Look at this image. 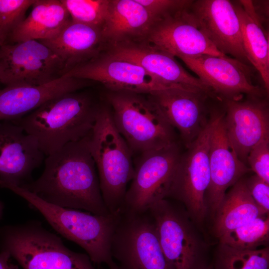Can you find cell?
<instances>
[{"label":"cell","instance_id":"6da1fadb","mask_svg":"<svg viewBox=\"0 0 269 269\" xmlns=\"http://www.w3.org/2000/svg\"><path fill=\"white\" fill-rule=\"evenodd\" d=\"M89 136L46 156L40 176L21 187L57 206L98 215L111 214L102 195Z\"/></svg>","mask_w":269,"mask_h":269},{"label":"cell","instance_id":"7a4b0ae2","mask_svg":"<svg viewBox=\"0 0 269 269\" xmlns=\"http://www.w3.org/2000/svg\"><path fill=\"white\" fill-rule=\"evenodd\" d=\"M100 108L91 94L76 91L49 100L13 122L32 136L48 156L88 135Z\"/></svg>","mask_w":269,"mask_h":269},{"label":"cell","instance_id":"3957f363","mask_svg":"<svg viewBox=\"0 0 269 269\" xmlns=\"http://www.w3.org/2000/svg\"><path fill=\"white\" fill-rule=\"evenodd\" d=\"M4 188L27 201L59 234L84 249L92 262L118 269L112 255L111 243L120 212L96 215L47 202L21 187L8 184Z\"/></svg>","mask_w":269,"mask_h":269},{"label":"cell","instance_id":"277c9868","mask_svg":"<svg viewBox=\"0 0 269 269\" xmlns=\"http://www.w3.org/2000/svg\"><path fill=\"white\" fill-rule=\"evenodd\" d=\"M89 146L98 172L102 195L109 212L122 209L127 186L134 175L131 150L117 129L111 111L101 106L89 134Z\"/></svg>","mask_w":269,"mask_h":269},{"label":"cell","instance_id":"5b68a950","mask_svg":"<svg viewBox=\"0 0 269 269\" xmlns=\"http://www.w3.org/2000/svg\"><path fill=\"white\" fill-rule=\"evenodd\" d=\"M106 97L115 125L132 153H141L176 142L174 129L148 96L111 91Z\"/></svg>","mask_w":269,"mask_h":269},{"label":"cell","instance_id":"8992f818","mask_svg":"<svg viewBox=\"0 0 269 269\" xmlns=\"http://www.w3.org/2000/svg\"><path fill=\"white\" fill-rule=\"evenodd\" d=\"M1 247L23 269H96L88 255L69 250L37 223L6 228Z\"/></svg>","mask_w":269,"mask_h":269},{"label":"cell","instance_id":"52a82bcc","mask_svg":"<svg viewBox=\"0 0 269 269\" xmlns=\"http://www.w3.org/2000/svg\"><path fill=\"white\" fill-rule=\"evenodd\" d=\"M163 253L174 269H206L208 245L181 204L167 198L148 209Z\"/></svg>","mask_w":269,"mask_h":269},{"label":"cell","instance_id":"ba28073f","mask_svg":"<svg viewBox=\"0 0 269 269\" xmlns=\"http://www.w3.org/2000/svg\"><path fill=\"white\" fill-rule=\"evenodd\" d=\"M222 112L214 111L196 139L181 154L166 198L180 203L203 232L208 216L205 195L210 183L209 149L213 128Z\"/></svg>","mask_w":269,"mask_h":269},{"label":"cell","instance_id":"9c48e42d","mask_svg":"<svg viewBox=\"0 0 269 269\" xmlns=\"http://www.w3.org/2000/svg\"><path fill=\"white\" fill-rule=\"evenodd\" d=\"M111 252L118 269H174L163 253L148 210L138 212L121 209Z\"/></svg>","mask_w":269,"mask_h":269},{"label":"cell","instance_id":"30bf717a","mask_svg":"<svg viewBox=\"0 0 269 269\" xmlns=\"http://www.w3.org/2000/svg\"><path fill=\"white\" fill-rule=\"evenodd\" d=\"M140 154L122 208L138 212L166 198L181 155L177 142Z\"/></svg>","mask_w":269,"mask_h":269},{"label":"cell","instance_id":"8fae6325","mask_svg":"<svg viewBox=\"0 0 269 269\" xmlns=\"http://www.w3.org/2000/svg\"><path fill=\"white\" fill-rule=\"evenodd\" d=\"M64 75L59 57L38 40H29L0 46V81L7 86H40Z\"/></svg>","mask_w":269,"mask_h":269},{"label":"cell","instance_id":"7c38bea8","mask_svg":"<svg viewBox=\"0 0 269 269\" xmlns=\"http://www.w3.org/2000/svg\"><path fill=\"white\" fill-rule=\"evenodd\" d=\"M180 59L220 100H236L244 95L264 96V90L253 83L251 65L227 55H201Z\"/></svg>","mask_w":269,"mask_h":269},{"label":"cell","instance_id":"4fadbf2b","mask_svg":"<svg viewBox=\"0 0 269 269\" xmlns=\"http://www.w3.org/2000/svg\"><path fill=\"white\" fill-rule=\"evenodd\" d=\"M63 76L97 81L110 91L147 95L173 87L160 84L139 65L103 51Z\"/></svg>","mask_w":269,"mask_h":269},{"label":"cell","instance_id":"5bb4252c","mask_svg":"<svg viewBox=\"0 0 269 269\" xmlns=\"http://www.w3.org/2000/svg\"><path fill=\"white\" fill-rule=\"evenodd\" d=\"M187 9L198 28L220 52L251 65L244 50L240 21L232 1L192 0Z\"/></svg>","mask_w":269,"mask_h":269},{"label":"cell","instance_id":"9a60e30c","mask_svg":"<svg viewBox=\"0 0 269 269\" xmlns=\"http://www.w3.org/2000/svg\"><path fill=\"white\" fill-rule=\"evenodd\" d=\"M225 102L224 122L229 145L247 165L250 151L269 138V111L263 98L248 97Z\"/></svg>","mask_w":269,"mask_h":269},{"label":"cell","instance_id":"2e32d148","mask_svg":"<svg viewBox=\"0 0 269 269\" xmlns=\"http://www.w3.org/2000/svg\"><path fill=\"white\" fill-rule=\"evenodd\" d=\"M147 96L169 124L179 131L186 148L196 139L208 122L206 100L210 96L203 91L172 87Z\"/></svg>","mask_w":269,"mask_h":269},{"label":"cell","instance_id":"e0dca14e","mask_svg":"<svg viewBox=\"0 0 269 269\" xmlns=\"http://www.w3.org/2000/svg\"><path fill=\"white\" fill-rule=\"evenodd\" d=\"M188 7L157 21L143 41L180 59L201 55L225 56L198 28Z\"/></svg>","mask_w":269,"mask_h":269},{"label":"cell","instance_id":"ac0fdd59","mask_svg":"<svg viewBox=\"0 0 269 269\" xmlns=\"http://www.w3.org/2000/svg\"><path fill=\"white\" fill-rule=\"evenodd\" d=\"M45 155L36 140L18 124L0 122V186L21 187L31 181L33 171Z\"/></svg>","mask_w":269,"mask_h":269},{"label":"cell","instance_id":"d6986e66","mask_svg":"<svg viewBox=\"0 0 269 269\" xmlns=\"http://www.w3.org/2000/svg\"><path fill=\"white\" fill-rule=\"evenodd\" d=\"M225 112L215 125L209 149L210 183L205 195L208 215L213 218L227 189L247 173L250 167L242 162L231 148L224 122Z\"/></svg>","mask_w":269,"mask_h":269},{"label":"cell","instance_id":"ffe728a7","mask_svg":"<svg viewBox=\"0 0 269 269\" xmlns=\"http://www.w3.org/2000/svg\"><path fill=\"white\" fill-rule=\"evenodd\" d=\"M108 47V53L139 65L164 86L197 89L214 96L210 89L198 77L185 70L174 56L144 41Z\"/></svg>","mask_w":269,"mask_h":269},{"label":"cell","instance_id":"44dd1931","mask_svg":"<svg viewBox=\"0 0 269 269\" xmlns=\"http://www.w3.org/2000/svg\"><path fill=\"white\" fill-rule=\"evenodd\" d=\"M90 81L62 76L40 86L10 85L0 89V122L16 121L43 103L89 86Z\"/></svg>","mask_w":269,"mask_h":269},{"label":"cell","instance_id":"7402d4cb","mask_svg":"<svg viewBox=\"0 0 269 269\" xmlns=\"http://www.w3.org/2000/svg\"><path fill=\"white\" fill-rule=\"evenodd\" d=\"M38 41L59 57L64 75L94 58L106 48L101 28L72 20L54 37Z\"/></svg>","mask_w":269,"mask_h":269},{"label":"cell","instance_id":"603a6c76","mask_svg":"<svg viewBox=\"0 0 269 269\" xmlns=\"http://www.w3.org/2000/svg\"><path fill=\"white\" fill-rule=\"evenodd\" d=\"M158 21L136 0H110L102 34L106 46L141 42Z\"/></svg>","mask_w":269,"mask_h":269},{"label":"cell","instance_id":"cb8c5ba5","mask_svg":"<svg viewBox=\"0 0 269 269\" xmlns=\"http://www.w3.org/2000/svg\"><path fill=\"white\" fill-rule=\"evenodd\" d=\"M31 7L30 13L9 34L5 43L50 39L71 20L61 0H35Z\"/></svg>","mask_w":269,"mask_h":269},{"label":"cell","instance_id":"d4e9b609","mask_svg":"<svg viewBox=\"0 0 269 269\" xmlns=\"http://www.w3.org/2000/svg\"><path fill=\"white\" fill-rule=\"evenodd\" d=\"M238 16L244 50L247 58L257 70L267 93L269 91V33L255 13L252 0L233 2Z\"/></svg>","mask_w":269,"mask_h":269},{"label":"cell","instance_id":"484cf974","mask_svg":"<svg viewBox=\"0 0 269 269\" xmlns=\"http://www.w3.org/2000/svg\"><path fill=\"white\" fill-rule=\"evenodd\" d=\"M266 214L254 201L243 177L226 193L213 218V232L218 239L224 234Z\"/></svg>","mask_w":269,"mask_h":269},{"label":"cell","instance_id":"4316f807","mask_svg":"<svg viewBox=\"0 0 269 269\" xmlns=\"http://www.w3.org/2000/svg\"><path fill=\"white\" fill-rule=\"evenodd\" d=\"M215 269H269V247L238 249L219 243L215 255Z\"/></svg>","mask_w":269,"mask_h":269},{"label":"cell","instance_id":"83f0119b","mask_svg":"<svg viewBox=\"0 0 269 269\" xmlns=\"http://www.w3.org/2000/svg\"><path fill=\"white\" fill-rule=\"evenodd\" d=\"M219 243L242 250H254L268 246L269 214L258 217L218 238Z\"/></svg>","mask_w":269,"mask_h":269},{"label":"cell","instance_id":"f1b7e54d","mask_svg":"<svg viewBox=\"0 0 269 269\" xmlns=\"http://www.w3.org/2000/svg\"><path fill=\"white\" fill-rule=\"evenodd\" d=\"M71 20L101 28L108 13L110 0H61Z\"/></svg>","mask_w":269,"mask_h":269},{"label":"cell","instance_id":"f546056e","mask_svg":"<svg viewBox=\"0 0 269 269\" xmlns=\"http://www.w3.org/2000/svg\"><path fill=\"white\" fill-rule=\"evenodd\" d=\"M35 0H0V36L6 42L9 34L25 18Z\"/></svg>","mask_w":269,"mask_h":269},{"label":"cell","instance_id":"4dcf8cb0","mask_svg":"<svg viewBox=\"0 0 269 269\" xmlns=\"http://www.w3.org/2000/svg\"><path fill=\"white\" fill-rule=\"evenodd\" d=\"M247 163L251 171L269 183V138L262 140L250 151Z\"/></svg>","mask_w":269,"mask_h":269},{"label":"cell","instance_id":"1f68e13d","mask_svg":"<svg viewBox=\"0 0 269 269\" xmlns=\"http://www.w3.org/2000/svg\"><path fill=\"white\" fill-rule=\"evenodd\" d=\"M155 19L159 20L165 16L188 7L191 0H136Z\"/></svg>","mask_w":269,"mask_h":269},{"label":"cell","instance_id":"d6a6232c","mask_svg":"<svg viewBox=\"0 0 269 269\" xmlns=\"http://www.w3.org/2000/svg\"><path fill=\"white\" fill-rule=\"evenodd\" d=\"M246 186L255 203L265 213L269 212V183L257 175L245 179Z\"/></svg>","mask_w":269,"mask_h":269},{"label":"cell","instance_id":"836d02e7","mask_svg":"<svg viewBox=\"0 0 269 269\" xmlns=\"http://www.w3.org/2000/svg\"><path fill=\"white\" fill-rule=\"evenodd\" d=\"M252 1L254 11L264 27V24L268 22L269 0H252Z\"/></svg>","mask_w":269,"mask_h":269},{"label":"cell","instance_id":"e575fe53","mask_svg":"<svg viewBox=\"0 0 269 269\" xmlns=\"http://www.w3.org/2000/svg\"><path fill=\"white\" fill-rule=\"evenodd\" d=\"M9 253L6 250H2L0 253V269H18L16 265L13 264L10 260Z\"/></svg>","mask_w":269,"mask_h":269},{"label":"cell","instance_id":"d590c367","mask_svg":"<svg viewBox=\"0 0 269 269\" xmlns=\"http://www.w3.org/2000/svg\"><path fill=\"white\" fill-rule=\"evenodd\" d=\"M3 206L2 202L0 201V219L1 218L3 212Z\"/></svg>","mask_w":269,"mask_h":269},{"label":"cell","instance_id":"8d00e7d4","mask_svg":"<svg viewBox=\"0 0 269 269\" xmlns=\"http://www.w3.org/2000/svg\"><path fill=\"white\" fill-rule=\"evenodd\" d=\"M5 43L4 40L0 36V46Z\"/></svg>","mask_w":269,"mask_h":269},{"label":"cell","instance_id":"74e56055","mask_svg":"<svg viewBox=\"0 0 269 269\" xmlns=\"http://www.w3.org/2000/svg\"><path fill=\"white\" fill-rule=\"evenodd\" d=\"M206 269H213V268L211 265H209Z\"/></svg>","mask_w":269,"mask_h":269},{"label":"cell","instance_id":"f35d334b","mask_svg":"<svg viewBox=\"0 0 269 269\" xmlns=\"http://www.w3.org/2000/svg\"></svg>","mask_w":269,"mask_h":269}]
</instances>
